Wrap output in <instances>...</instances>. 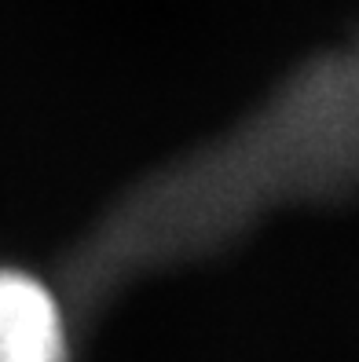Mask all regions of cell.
I'll list each match as a JSON object with an SVG mask.
<instances>
[{
	"label": "cell",
	"instance_id": "cell-1",
	"mask_svg": "<svg viewBox=\"0 0 359 362\" xmlns=\"http://www.w3.org/2000/svg\"><path fill=\"white\" fill-rule=\"evenodd\" d=\"M0 362H74L67 300L15 264H0Z\"/></svg>",
	"mask_w": 359,
	"mask_h": 362
}]
</instances>
